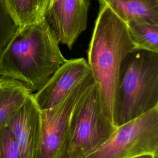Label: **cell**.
Wrapping results in <instances>:
<instances>
[{
  "instance_id": "30bf717a",
  "label": "cell",
  "mask_w": 158,
  "mask_h": 158,
  "mask_svg": "<svg viewBox=\"0 0 158 158\" xmlns=\"http://www.w3.org/2000/svg\"><path fill=\"white\" fill-rule=\"evenodd\" d=\"M99 7L108 6L125 23L140 19L158 24V0H98Z\"/></svg>"
},
{
  "instance_id": "6da1fadb",
  "label": "cell",
  "mask_w": 158,
  "mask_h": 158,
  "mask_svg": "<svg viewBox=\"0 0 158 158\" xmlns=\"http://www.w3.org/2000/svg\"><path fill=\"white\" fill-rule=\"evenodd\" d=\"M66 60L44 19L17 31L0 56V75L22 82L33 93Z\"/></svg>"
},
{
  "instance_id": "9a60e30c",
  "label": "cell",
  "mask_w": 158,
  "mask_h": 158,
  "mask_svg": "<svg viewBox=\"0 0 158 158\" xmlns=\"http://www.w3.org/2000/svg\"><path fill=\"white\" fill-rule=\"evenodd\" d=\"M0 158H20L17 144L6 125L0 127Z\"/></svg>"
},
{
  "instance_id": "3957f363",
  "label": "cell",
  "mask_w": 158,
  "mask_h": 158,
  "mask_svg": "<svg viewBox=\"0 0 158 158\" xmlns=\"http://www.w3.org/2000/svg\"><path fill=\"white\" fill-rule=\"evenodd\" d=\"M158 106V52L135 49L123 59L117 80L116 127Z\"/></svg>"
},
{
  "instance_id": "8992f818",
  "label": "cell",
  "mask_w": 158,
  "mask_h": 158,
  "mask_svg": "<svg viewBox=\"0 0 158 158\" xmlns=\"http://www.w3.org/2000/svg\"><path fill=\"white\" fill-rule=\"evenodd\" d=\"M94 80L91 71L56 106L41 110V131L36 158H70V122L72 111Z\"/></svg>"
},
{
  "instance_id": "ba28073f",
  "label": "cell",
  "mask_w": 158,
  "mask_h": 158,
  "mask_svg": "<svg viewBox=\"0 0 158 158\" xmlns=\"http://www.w3.org/2000/svg\"><path fill=\"white\" fill-rule=\"evenodd\" d=\"M89 72L85 58L67 59L41 89L32 93V97L41 110L52 108L62 102Z\"/></svg>"
},
{
  "instance_id": "4fadbf2b",
  "label": "cell",
  "mask_w": 158,
  "mask_h": 158,
  "mask_svg": "<svg viewBox=\"0 0 158 158\" xmlns=\"http://www.w3.org/2000/svg\"><path fill=\"white\" fill-rule=\"evenodd\" d=\"M50 0H6L20 28L46 19Z\"/></svg>"
},
{
  "instance_id": "7c38bea8",
  "label": "cell",
  "mask_w": 158,
  "mask_h": 158,
  "mask_svg": "<svg viewBox=\"0 0 158 158\" xmlns=\"http://www.w3.org/2000/svg\"><path fill=\"white\" fill-rule=\"evenodd\" d=\"M125 23L135 49L158 52V24L140 19H131Z\"/></svg>"
},
{
  "instance_id": "7a4b0ae2",
  "label": "cell",
  "mask_w": 158,
  "mask_h": 158,
  "mask_svg": "<svg viewBox=\"0 0 158 158\" xmlns=\"http://www.w3.org/2000/svg\"><path fill=\"white\" fill-rule=\"evenodd\" d=\"M133 46L126 23L108 6L99 7L87 54L103 113L114 125V104L120 65Z\"/></svg>"
},
{
  "instance_id": "277c9868",
  "label": "cell",
  "mask_w": 158,
  "mask_h": 158,
  "mask_svg": "<svg viewBox=\"0 0 158 158\" xmlns=\"http://www.w3.org/2000/svg\"><path fill=\"white\" fill-rule=\"evenodd\" d=\"M117 127L104 115L95 83L83 93L70 122V158H86L113 134Z\"/></svg>"
},
{
  "instance_id": "9c48e42d",
  "label": "cell",
  "mask_w": 158,
  "mask_h": 158,
  "mask_svg": "<svg viewBox=\"0 0 158 158\" xmlns=\"http://www.w3.org/2000/svg\"><path fill=\"white\" fill-rule=\"evenodd\" d=\"M19 148L20 158H36L41 131V114L32 93L6 125Z\"/></svg>"
},
{
  "instance_id": "5b68a950",
  "label": "cell",
  "mask_w": 158,
  "mask_h": 158,
  "mask_svg": "<svg viewBox=\"0 0 158 158\" xmlns=\"http://www.w3.org/2000/svg\"><path fill=\"white\" fill-rule=\"evenodd\" d=\"M148 154H158V106L117 127L86 158H133Z\"/></svg>"
},
{
  "instance_id": "52a82bcc",
  "label": "cell",
  "mask_w": 158,
  "mask_h": 158,
  "mask_svg": "<svg viewBox=\"0 0 158 158\" xmlns=\"http://www.w3.org/2000/svg\"><path fill=\"white\" fill-rule=\"evenodd\" d=\"M90 0H50L46 20L59 43L71 49L86 29Z\"/></svg>"
},
{
  "instance_id": "5bb4252c",
  "label": "cell",
  "mask_w": 158,
  "mask_h": 158,
  "mask_svg": "<svg viewBox=\"0 0 158 158\" xmlns=\"http://www.w3.org/2000/svg\"><path fill=\"white\" fill-rule=\"evenodd\" d=\"M20 28L6 0H0V56Z\"/></svg>"
},
{
  "instance_id": "2e32d148",
  "label": "cell",
  "mask_w": 158,
  "mask_h": 158,
  "mask_svg": "<svg viewBox=\"0 0 158 158\" xmlns=\"http://www.w3.org/2000/svg\"><path fill=\"white\" fill-rule=\"evenodd\" d=\"M133 158H158V154H143Z\"/></svg>"
},
{
  "instance_id": "8fae6325",
  "label": "cell",
  "mask_w": 158,
  "mask_h": 158,
  "mask_svg": "<svg viewBox=\"0 0 158 158\" xmlns=\"http://www.w3.org/2000/svg\"><path fill=\"white\" fill-rule=\"evenodd\" d=\"M31 93L30 89L22 82L0 75V127L6 125Z\"/></svg>"
}]
</instances>
